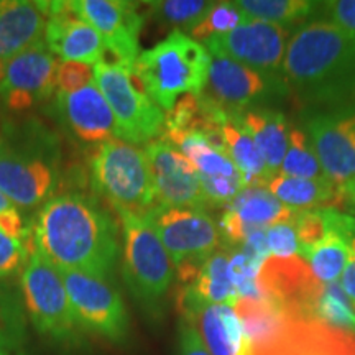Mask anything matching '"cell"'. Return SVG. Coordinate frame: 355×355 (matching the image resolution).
<instances>
[{
    "label": "cell",
    "mask_w": 355,
    "mask_h": 355,
    "mask_svg": "<svg viewBox=\"0 0 355 355\" xmlns=\"http://www.w3.org/2000/svg\"><path fill=\"white\" fill-rule=\"evenodd\" d=\"M30 232L35 247L58 270L109 278L121 252L117 222L81 193H64L44 202Z\"/></svg>",
    "instance_id": "1"
},
{
    "label": "cell",
    "mask_w": 355,
    "mask_h": 355,
    "mask_svg": "<svg viewBox=\"0 0 355 355\" xmlns=\"http://www.w3.org/2000/svg\"><path fill=\"white\" fill-rule=\"evenodd\" d=\"M283 78L301 101L339 105L355 96V37L327 19L293 30Z\"/></svg>",
    "instance_id": "2"
},
{
    "label": "cell",
    "mask_w": 355,
    "mask_h": 355,
    "mask_svg": "<svg viewBox=\"0 0 355 355\" xmlns=\"http://www.w3.org/2000/svg\"><path fill=\"white\" fill-rule=\"evenodd\" d=\"M211 55L202 43L180 30L140 51L133 64L145 92L159 109L170 110L180 96H199L206 91Z\"/></svg>",
    "instance_id": "3"
},
{
    "label": "cell",
    "mask_w": 355,
    "mask_h": 355,
    "mask_svg": "<svg viewBox=\"0 0 355 355\" xmlns=\"http://www.w3.org/2000/svg\"><path fill=\"white\" fill-rule=\"evenodd\" d=\"M60 183V153L46 133L8 130L0 135V191L15 207L50 201Z\"/></svg>",
    "instance_id": "4"
},
{
    "label": "cell",
    "mask_w": 355,
    "mask_h": 355,
    "mask_svg": "<svg viewBox=\"0 0 355 355\" xmlns=\"http://www.w3.org/2000/svg\"><path fill=\"white\" fill-rule=\"evenodd\" d=\"M89 168L92 188L117 212L145 216L157 206L148 158L137 145L119 139L96 145Z\"/></svg>",
    "instance_id": "5"
},
{
    "label": "cell",
    "mask_w": 355,
    "mask_h": 355,
    "mask_svg": "<svg viewBox=\"0 0 355 355\" xmlns=\"http://www.w3.org/2000/svg\"><path fill=\"white\" fill-rule=\"evenodd\" d=\"M122 222V277L133 298L157 311L173 282V260L144 216L119 212Z\"/></svg>",
    "instance_id": "6"
},
{
    "label": "cell",
    "mask_w": 355,
    "mask_h": 355,
    "mask_svg": "<svg viewBox=\"0 0 355 355\" xmlns=\"http://www.w3.org/2000/svg\"><path fill=\"white\" fill-rule=\"evenodd\" d=\"M94 84L112 109L121 140L150 144L165 130V114L146 94L133 68L104 58L94 66Z\"/></svg>",
    "instance_id": "7"
},
{
    "label": "cell",
    "mask_w": 355,
    "mask_h": 355,
    "mask_svg": "<svg viewBox=\"0 0 355 355\" xmlns=\"http://www.w3.org/2000/svg\"><path fill=\"white\" fill-rule=\"evenodd\" d=\"M25 308L40 334L66 344L74 339L78 322L60 270L37 247L21 272Z\"/></svg>",
    "instance_id": "8"
},
{
    "label": "cell",
    "mask_w": 355,
    "mask_h": 355,
    "mask_svg": "<svg viewBox=\"0 0 355 355\" xmlns=\"http://www.w3.org/2000/svg\"><path fill=\"white\" fill-rule=\"evenodd\" d=\"M78 326L114 344H123L128 337L130 319L121 293L109 278L60 270Z\"/></svg>",
    "instance_id": "9"
},
{
    "label": "cell",
    "mask_w": 355,
    "mask_h": 355,
    "mask_svg": "<svg viewBox=\"0 0 355 355\" xmlns=\"http://www.w3.org/2000/svg\"><path fill=\"white\" fill-rule=\"evenodd\" d=\"M176 268H201L220 243L219 227L204 209L155 206L144 216Z\"/></svg>",
    "instance_id": "10"
},
{
    "label": "cell",
    "mask_w": 355,
    "mask_h": 355,
    "mask_svg": "<svg viewBox=\"0 0 355 355\" xmlns=\"http://www.w3.org/2000/svg\"><path fill=\"white\" fill-rule=\"evenodd\" d=\"M288 32L282 25L250 20L232 32L211 37L202 44L212 56L227 58L266 76L283 78Z\"/></svg>",
    "instance_id": "11"
},
{
    "label": "cell",
    "mask_w": 355,
    "mask_h": 355,
    "mask_svg": "<svg viewBox=\"0 0 355 355\" xmlns=\"http://www.w3.org/2000/svg\"><path fill=\"white\" fill-rule=\"evenodd\" d=\"M319 162L332 183L345 189L355 183V101L314 112L306 122Z\"/></svg>",
    "instance_id": "12"
},
{
    "label": "cell",
    "mask_w": 355,
    "mask_h": 355,
    "mask_svg": "<svg viewBox=\"0 0 355 355\" xmlns=\"http://www.w3.org/2000/svg\"><path fill=\"white\" fill-rule=\"evenodd\" d=\"M206 87L204 94L229 115H241L242 110L290 92L285 78L266 76L227 58L216 56L211 58Z\"/></svg>",
    "instance_id": "13"
},
{
    "label": "cell",
    "mask_w": 355,
    "mask_h": 355,
    "mask_svg": "<svg viewBox=\"0 0 355 355\" xmlns=\"http://www.w3.org/2000/svg\"><path fill=\"white\" fill-rule=\"evenodd\" d=\"M60 61L46 43L40 42L12 58L0 81V101L12 112H25L51 99L56 91Z\"/></svg>",
    "instance_id": "14"
},
{
    "label": "cell",
    "mask_w": 355,
    "mask_h": 355,
    "mask_svg": "<svg viewBox=\"0 0 355 355\" xmlns=\"http://www.w3.org/2000/svg\"><path fill=\"white\" fill-rule=\"evenodd\" d=\"M69 8L101 35L112 60L133 68L140 55L139 38L144 26L139 3L127 0H71Z\"/></svg>",
    "instance_id": "15"
},
{
    "label": "cell",
    "mask_w": 355,
    "mask_h": 355,
    "mask_svg": "<svg viewBox=\"0 0 355 355\" xmlns=\"http://www.w3.org/2000/svg\"><path fill=\"white\" fill-rule=\"evenodd\" d=\"M153 176L155 198L163 207H193L204 209L207 199L196 168L175 145L157 139L145 146Z\"/></svg>",
    "instance_id": "16"
},
{
    "label": "cell",
    "mask_w": 355,
    "mask_h": 355,
    "mask_svg": "<svg viewBox=\"0 0 355 355\" xmlns=\"http://www.w3.org/2000/svg\"><path fill=\"white\" fill-rule=\"evenodd\" d=\"M55 105L60 122L81 144L101 145L119 139L112 109L94 83L74 92H56Z\"/></svg>",
    "instance_id": "17"
},
{
    "label": "cell",
    "mask_w": 355,
    "mask_h": 355,
    "mask_svg": "<svg viewBox=\"0 0 355 355\" xmlns=\"http://www.w3.org/2000/svg\"><path fill=\"white\" fill-rule=\"evenodd\" d=\"M44 43L63 61L97 64L107 56L104 40L91 25L74 15L69 2H48Z\"/></svg>",
    "instance_id": "18"
},
{
    "label": "cell",
    "mask_w": 355,
    "mask_h": 355,
    "mask_svg": "<svg viewBox=\"0 0 355 355\" xmlns=\"http://www.w3.org/2000/svg\"><path fill=\"white\" fill-rule=\"evenodd\" d=\"M178 308L181 318L193 324L211 355H243V329L232 306L204 303L183 290Z\"/></svg>",
    "instance_id": "19"
},
{
    "label": "cell",
    "mask_w": 355,
    "mask_h": 355,
    "mask_svg": "<svg viewBox=\"0 0 355 355\" xmlns=\"http://www.w3.org/2000/svg\"><path fill=\"white\" fill-rule=\"evenodd\" d=\"M48 2L0 0V64L44 40Z\"/></svg>",
    "instance_id": "20"
},
{
    "label": "cell",
    "mask_w": 355,
    "mask_h": 355,
    "mask_svg": "<svg viewBox=\"0 0 355 355\" xmlns=\"http://www.w3.org/2000/svg\"><path fill=\"white\" fill-rule=\"evenodd\" d=\"M266 189L278 201L295 211H321L340 207L345 199V191L332 183L327 176L316 180H303L277 173L266 184Z\"/></svg>",
    "instance_id": "21"
},
{
    "label": "cell",
    "mask_w": 355,
    "mask_h": 355,
    "mask_svg": "<svg viewBox=\"0 0 355 355\" xmlns=\"http://www.w3.org/2000/svg\"><path fill=\"white\" fill-rule=\"evenodd\" d=\"M242 115V114H241ZM241 115H230L220 125L222 144L227 157L237 168L242 178L243 189L245 188H265L272 180L263 157L260 155L254 137L242 125Z\"/></svg>",
    "instance_id": "22"
},
{
    "label": "cell",
    "mask_w": 355,
    "mask_h": 355,
    "mask_svg": "<svg viewBox=\"0 0 355 355\" xmlns=\"http://www.w3.org/2000/svg\"><path fill=\"white\" fill-rule=\"evenodd\" d=\"M242 125L254 137L270 176L279 173L290 140L285 115L270 109H252L241 115Z\"/></svg>",
    "instance_id": "23"
},
{
    "label": "cell",
    "mask_w": 355,
    "mask_h": 355,
    "mask_svg": "<svg viewBox=\"0 0 355 355\" xmlns=\"http://www.w3.org/2000/svg\"><path fill=\"white\" fill-rule=\"evenodd\" d=\"M227 211L252 229H268L275 224L291 222L296 214L295 209H290L260 186L242 189L229 204Z\"/></svg>",
    "instance_id": "24"
},
{
    "label": "cell",
    "mask_w": 355,
    "mask_h": 355,
    "mask_svg": "<svg viewBox=\"0 0 355 355\" xmlns=\"http://www.w3.org/2000/svg\"><path fill=\"white\" fill-rule=\"evenodd\" d=\"M230 254L220 250L204 261L194 282L184 286L186 291L204 303L234 306L239 300L237 288L229 268Z\"/></svg>",
    "instance_id": "25"
},
{
    "label": "cell",
    "mask_w": 355,
    "mask_h": 355,
    "mask_svg": "<svg viewBox=\"0 0 355 355\" xmlns=\"http://www.w3.org/2000/svg\"><path fill=\"white\" fill-rule=\"evenodd\" d=\"M239 7L250 20H260L266 24L290 26L303 25L313 19L316 12H321L322 2L308 0H239Z\"/></svg>",
    "instance_id": "26"
},
{
    "label": "cell",
    "mask_w": 355,
    "mask_h": 355,
    "mask_svg": "<svg viewBox=\"0 0 355 355\" xmlns=\"http://www.w3.org/2000/svg\"><path fill=\"white\" fill-rule=\"evenodd\" d=\"M349 247L337 232H332L322 239L318 245L306 250L300 257L309 265L311 272L321 283H336L343 275L349 260Z\"/></svg>",
    "instance_id": "27"
},
{
    "label": "cell",
    "mask_w": 355,
    "mask_h": 355,
    "mask_svg": "<svg viewBox=\"0 0 355 355\" xmlns=\"http://www.w3.org/2000/svg\"><path fill=\"white\" fill-rule=\"evenodd\" d=\"M279 173L291 178H303V180H316V178L326 176L313 141L303 128H290L288 150Z\"/></svg>",
    "instance_id": "28"
},
{
    "label": "cell",
    "mask_w": 355,
    "mask_h": 355,
    "mask_svg": "<svg viewBox=\"0 0 355 355\" xmlns=\"http://www.w3.org/2000/svg\"><path fill=\"white\" fill-rule=\"evenodd\" d=\"M214 2L204 0H163V2H148V13L155 21L176 26L175 30L189 33L206 15Z\"/></svg>",
    "instance_id": "29"
},
{
    "label": "cell",
    "mask_w": 355,
    "mask_h": 355,
    "mask_svg": "<svg viewBox=\"0 0 355 355\" xmlns=\"http://www.w3.org/2000/svg\"><path fill=\"white\" fill-rule=\"evenodd\" d=\"M250 19L243 13L237 2H214L206 15L199 20V24L191 30L189 35L193 40L206 42L216 35H224L245 25Z\"/></svg>",
    "instance_id": "30"
},
{
    "label": "cell",
    "mask_w": 355,
    "mask_h": 355,
    "mask_svg": "<svg viewBox=\"0 0 355 355\" xmlns=\"http://www.w3.org/2000/svg\"><path fill=\"white\" fill-rule=\"evenodd\" d=\"M293 225H295L296 237H298L300 255L303 252L309 250V248H313L314 245H318L329 234L324 209L296 211L295 217H293Z\"/></svg>",
    "instance_id": "31"
},
{
    "label": "cell",
    "mask_w": 355,
    "mask_h": 355,
    "mask_svg": "<svg viewBox=\"0 0 355 355\" xmlns=\"http://www.w3.org/2000/svg\"><path fill=\"white\" fill-rule=\"evenodd\" d=\"M207 202L214 206H229L243 189L241 176H204L199 175Z\"/></svg>",
    "instance_id": "32"
},
{
    "label": "cell",
    "mask_w": 355,
    "mask_h": 355,
    "mask_svg": "<svg viewBox=\"0 0 355 355\" xmlns=\"http://www.w3.org/2000/svg\"><path fill=\"white\" fill-rule=\"evenodd\" d=\"M266 242H268L270 257L275 259H291L300 255L298 237L295 225L291 222H282L266 229Z\"/></svg>",
    "instance_id": "33"
},
{
    "label": "cell",
    "mask_w": 355,
    "mask_h": 355,
    "mask_svg": "<svg viewBox=\"0 0 355 355\" xmlns=\"http://www.w3.org/2000/svg\"><path fill=\"white\" fill-rule=\"evenodd\" d=\"M30 255L32 254L24 242L0 232V279L24 270L28 263Z\"/></svg>",
    "instance_id": "34"
},
{
    "label": "cell",
    "mask_w": 355,
    "mask_h": 355,
    "mask_svg": "<svg viewBox=\"0 0 355 355\" xmlns=\"http://www.w3.org/2000/svg\"><path fill=\"white\" fill-rule=\"evenodd\" d=\"M92 79H94V68L91 64L63 61L58 68V92H74L91 84Z\"/></svg>",
    "instance_id": "35"
},
{
    "label": "cell",
    "mask_w": 355,
    "mask_h": 355,
    "mask_svg": "<svg viewBox=\"0 0 355 355\" xmlns=\"http://www.w3.org/2000/svg\"><path fill=\"white\" fill-rule=\"evenodd\" d=\"M321 13L327 20L339 28L355 37V0H337V2H322Z\"/></svg>",
    "instance_id": "36"
},
{
    "label": "cell",
    "mask_w": 355,
    "mask_h": 355,
    "mask_svg": "<svg viewBox=\"0 0 355 355\" xmlns=\"http://www.w3.org/2000/svg\"><path fill=\"white\" fill-rule=\"evenodd\" d=\"M178 355H211L193 324L184 318L178 326Z\"/></svg>",
    "instance_id": "37"
},
{
    "label": "cell",
    "mask_w": 355,
    "mask_h": 355,
    "mask_svg": "<svg viewBox=\"0 0 355 355\" xmlns=\"http://www.w3.org/2000/svg\"><path fill=\"white\" fill-rule=\"evenodd\" d=\"M340 288L355 308V254L349 255L347 265L343 272V279H340Z\"/></svg>",
    "instance_id": "38"
},
{
    "label": "cell",
    "mask_w": 355,
    "mask_h": 355,
    "mask_svg": "<svg viewBox=\"0 0 355 355\" xmlns=\"http://www.w3.org/2000/svg\"><path fill=\"white\" fill-rule=\"evenodd\" d=\"M344 191H345V199H347V202L352 207H355V183L347 186Z\"/></svg>",
    "instance_id": "39"
},
{
    "label": "cell",
    "mask_w": 355,
    "mask_h": 355,
    "mask_svg": "<svg viewBox=\"0 0 355 355\" xmlns=\"http://www.w3.org/2000/svg\"><path fill=\"white\" fill-rule=\"evenodd\" d=\"M12 207H13V204L8 201V199L6 198V194L0 191V214H3V212L8 209H12Z\"/></svg>",
    "instance_id": "40"
},
{
    "label": "cell",
    "mask_w": 355,
    "mask_h": 355,
    "mask_svg": "<svg viewBox=\"0 0 355 355\" xmlns=\"http://www.w3.org/2000/svg\"><path fill=\"white\" fill-rule=\"evenodd\" d=\"M0 355H21V354L15 352V350H12L10 347H6L3 344H0Z\"/></svg>",
    "instance_id": "41"
}]
</instances>
